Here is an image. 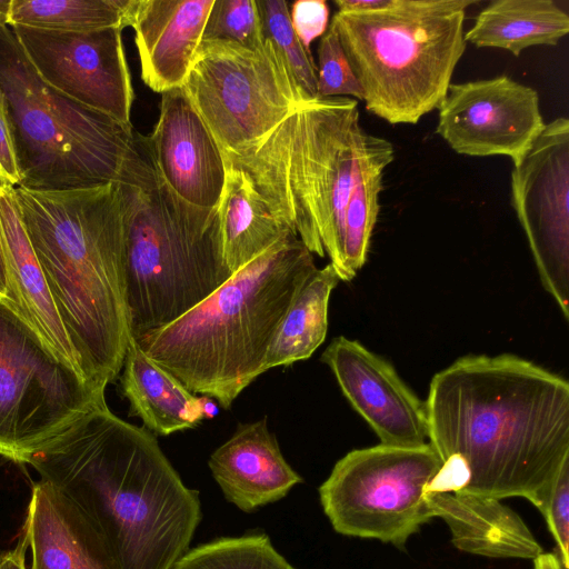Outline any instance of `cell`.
Masks as SVG:
<instances>
[{"mask_svg": "<svg viewBox=\"0 0 569 569\" xmlns=\"http://www.w3.org/2000/svg\"><path fill=\"white\" fill-rule=\"evenodd\" d=\"M470 0H386L337 11L335 28L366 109L391 124H416L438 109L461 59Z\"/></svg>", "mask_w": 569, "mask_h": 569, "instance_id": "obj_7", "label": "cell"}, {"mask_svg": "<svg viewBox=\"0 0 569 569\" xmlns=\"http://www.w3.org/2000/svg\"><path fill=\"white\" fill-rule=\"evenodd\" d=\"M144 143L160 184L189 208L216 212L226 162L183 88L161 93L159 118Z\"/></svg>", "mask_w": 569, "mask_h": 569, "instance_id": "obj_15", "label": "cell"}, {"mask_svg": "<svg viewBox=\"0 0 569 569\" xmlns=\"http://www.w3.org/2000/svg\"><path fill=\"white\" fill-rule=\"evenodd\" d=\"M535 569H566L558 555L542 552L533 559Z\"/></svg>", "mask_w": 569, "mask_h": 569, "instance_id": "obj_37", "label": "cell"}, {"mask_svg": "<svg viewBox=\"0 0 569 569\" xmlns=\"http://www.w3.org/2000/svg\"><path fill=\"white\" fill-rule=\"evenodd\" d=\"M0 90L12 122L20 188L157 182L144 136L48 86L8 24H0Z\"/></svg>", "mask_w": 569, "mask_h": 569, "instance_id": "obj_6", "label": "cell"}, {"mask_svg": "<svg viewBox=\"0 0 569 569\" xmlns=\"http://www.w3.org/2000/svg\"><path fill=\"white\" fill-rule=\"evenodd\" d=\"M256 2L264 37L276 46L303 94L310 101L318 99L317 66L292 28L288 2L283 0H256Z\"/></svg>", "mask_w": 569, "mask_h": 569, "instance_id": "obj_29", "label": "cell"}, {"mask_svg": "<svg viewBox=\"0 0 569 569\" xmlns=\"http://www.w3.org/2000/svg\"><path fill=\"white\" fill-rule=\"evenodd\" d=\"M425 403L442 462L428 491L521 497L541 512L569 459L565 378L515 355L466 356L433 376Z\"/></svg>", "mask_w": 569, "mask_h": 569, "instance_id": "obj_1", "label": "cell"}, {"mask_svg": "<svg viewBox=\"0 0 569 569\" xmlns=\"http://www.w3.org/2000/svg\"><path fill=\"white\" fill-rule=\"evenodd\" d=\"M318 98L352 97L363 101V91L349 63L335 28L329 24L317 49Z\"/></svg>", "mask_w": 569, "mask_h": 569, "instance_id": "obj_31", "label": "cell"}, {"mask_svg": "<svg viewBox=\"0 0 569 569\" xmlns=\"http://www.w3.org/2000/svg\"><path fill=\"white\" fill-rule=\"evenodd\" d=\"M321 361L381 445L410 448L428 442L426 403L388 361L343 336L330 342Z\"/></svg>", "mask_w": 569, "mask_h": 569, "instance_id": "obj_16", "label": "cell"}, {"mask_svg": "<svg viewBox=\"0 0 569 569\" xmlns=\"http://www.w3.org/2000/svg\"><path fill=\"white\" fill-rule=\"evenodd\" d=\"M545 126L538 92L501 74L450 83L436 131L459 154L507 156L515 166Z\"/></svg>", "mask_w": 569, "mask_h": 569, "instance_id": "obj_14", "label": "cell"}, {"mask_svg": "<svg viewBox=\"0 0 569 569\" xmlns=\"http://www.w3.org/2000/svg\"><path fill=\"white\" fill-rule=\"evenodd\" d=\"M171 569H298L266 533L224 537L189 549Z\"/></svg>", "mask_w": 569, "mask_h": 569, "instance_id": "obj_28", "label": "cell"}, {"mask_svg": "<svg viewBox=\"0 0 569 569\" xmlns=\"http://www.w3.org/2000/svg\"><path fill=\"white\" fill-rule=\"evenodd\" d=\"M388 163L369 168L355 184L343 214V263L340 280L351 281L367 261L371 234L379 213V194Z\"/></svg>", "mask_w": 569, "mask_h": 569, "instance_id": "obj_27", "label": "cell"}, {"mask_svg": "<svg viewBox=\"0 0 569 569\" xmlns=\"http://www.w3.org/2000/svg\"><path fill=\"white\" fill-rule=\"evenodd\" d=\"M393 158L390 141L362 129L357 100L331 97L302 104L256 147L223 159L312 254H328L340 277L350 193L369 168Z\"/></svg>", "mask_w": 569, "mask_h": 569, "instance_id": "obj_5", "label": "cell"}, {"mask_svg": "<svg viewBox=\"0 0 569 569\" xmlns=\"http://www.w3.org/2000/svg\"><path fill=\"white\" fill-rule=\"evenodd\" d=\"M40 78L70 100L131 124L134 92L121 28L89 32L11 27Z\"/></svg>", "mask_w": 569, "mask_h": 569, "instance_id": "obj_13", "label": "cell"}, {"mask_svg": "<svg viewBox=\"0 0 569 569\" xmlns=\"http://www.w3.org/2000/svg\"><path fill=\"white\" fill-rule=\"evenodd\" d=\"M216 221L222 256L232 274L276 242L296 234L271 211L247 174L227 162Z\"/></svg>", "mask_w": 569, "mask_h": 569, "instance_id": "obj_23", "label": "cell"}, {"mask_svg": "<svg viewBox=\"0 0 569 569\" xmlns=\"http://www.w3.org/2000/svg\"><path fill=\"white\" fill-rule=\"evenodd\" d=\"M96 525L122 569H171L201 521L188 488L144 426L92 407L29 462Z\"/></svg>", "mask_w": 569, "mask_h": 569, "instance_id": "obj_2", "label": "cell"}, {"mask_svg": "<svg viewBox=\"0 0 569 569\" xmlns=\"http://www.w3.org/2000/svg\"><path fill=\"white\" fill-rule=\"evenodd\" d=\"M0 183H1V179H0Z\"/></svg>", "mask_w": 569, "mask_h": 569, "instance_id": "obj_39", "label": "cell"}, {"mask_svg": "<svg viewBox=\"0 0 569 569\" xmlns=\"http://www.w3.org/2000/svg\"><path fill=\"white\" fill-rule=\"evenodd\" d=\"M134 0H11L8 26L89 32L130 27Z\"/></svg>", "mask_w": 569, "mask_h": 569, "instance_id": "obj_26", "label": "cell"}, {"mask_svg": "<svg viewBox=\"0 0 569 569\" xmlns=\"http://www.w3.org/2000/svg\"><path fill=\"white\" fill-rule=\"evenodd\" d=\"M511 203L545 289L569 318V120L547 123L511 171Z\"/></svg>", "mask_w": 569, "mask_h": 569, "instance_id": "obj_12", "label": "cell"}, {"mask_svg": "<svg viewBox=\"0 0 569 569\" xmlns=\"http://www.w3.org/2000/svg\"><path fill=\"white\" fill-rule=\"evenodd\" d=\"M569 32V16L551 0H495L465 32L477 48H499L518 57L535 46H556Z\"/></svg>", "mask_w": 569, "mask_h": 569, "instance_id": "obj_24", "label": "cell"}, {"mask_svg": "<svg viewBox=\"0 0 569 569\" xmlns=\"http://www.w3.org/2000/svg\"><path fill=\"white\" fill-rule=\"evenodd\" d=\"M208 466L226 499L246 512L282 499L303 481L282 456L266 417L239 423Z\"/></svg>", "mask_w": 569, "mask_h": 569, "instance_id": "obj_19", "label": "cell"}, {"mask_svg": "<svg viewBox=\"0 0 569 569\" xmlns=\"http://www.w3.org/2000/svg\"><path fill=\"white\" fill-rule=\"evenodd\" d=\"M558 548V557L569 569V459L557 472L541 510Z\"/></svg>", "mask_w": 569, "mask_h": 569, "instance_id": "obj_32", "label": "cell"}, {"mask_svg": "<svg viewBox=\"0 0 569 569\" xmlns=\"http://www.w3.org/2000/svg\"><path fill=\"white\" fill-rule=\"evenodd\" d=\"M0 299L6 300L14 306V299L7 268L2 232L0 227Z\"/></svg>", "mask_w": 569, "mask_h": 569, "instance_id": "obj_36", "label": "cell"}, {"mask_svg": "<svg viewBox=\"0 0 569 569\" xmlns=\"http://www.w3.org/2000/svg\"><path fill=\"white\" fill-rule=\"evenodd\" d=\"M127 194L124 302L129 335L137 340L180 318L232 273L216 212L189 208L158 181L149 188L128 184Z\"/></svg>", "mask_w": 569, "mask_h": 569, "instance_id": "obj_8", "label": "cell"}, {"mask_svg": "<svg viewBox=\"0 0 569 569\" xmlns=\"http://www.w3.org/2000/svg\"><path fill=\"white\" fill-rule=\"evenodd\" d=\"M441 465L429 442L355 449L319 487L322 509L338 533L403 548L432 518L427 492Z\"/></svg>", "mask_w": 569, "mask_h": 569, "instance_id": "obj_11", "label": "cell"}, {"mask_svg": "<svg viewBox=\"0 0 569 569\" xmlns=\"http://www.w3.org/2000/svg\"><path fill=\"white\" fill-rule=\"evenodd\" d=\"M0 184L19 187L21 182L18 167L14 136L4 94L0 90Z\"/></svg>", "mask_w": 569, "mask_h": 569, "instance_id": "obj_34", "label": "cell"}, {"mask_svg": "<svg viewBox=\"0 0 569 569\" xmlns=\"http://www.w3.org/2000/svg\"><path fill=\"white\" fill-rule=\"evenodd\" d=\"M214 0H134V31L141 78L153 91L182 88L203 39Z\"/></svg>", "mask_w": 569, "mask_h": 569, "instance_id": "obj_17", "label": "cell"}, {"mask_svg": "<svg viewBox=\"0 0 569 569\" xmlns=\"http://www.w3.org/2000/svg\"><path fill=\"white\" fill-rule=\"evenodd\" d=\"M22 532L31 549L30 569H122L92 520L47 481L32 487Z\"/></svg>", "mask_w": 569, "mask_h": 569, "instance_id": "obj_18", "label": "cell"}, {"mask_svg": "<svg viewBox=\"0 0 569 569\" xmlns=\"http://www.w3.org/2000/svg\"><path fill=\"white\" fill-rule=\"evenodd\" d=\"M340 281L333 266L316 269L305 282L269 347L264 371L308 359L325 341L328 305Z\"/></svg>", "mask_w": 569, "mask_h": 569, "instance_id": "obj_25", "label": "cell"}, {"mask_svg": "<svg viewBox=\"0 0 569 569\" xmlns=\"http://www.w3.org/2000/svg\"><path fill=\"white\" fill-rule=\"evenodd\" d=\"M106 402L10 302L0 299V456H32Z\"/></svg>", "mask_w": 569, "mask_h": 569, "instance_id": "obj_9", "label": "cell"}, {"mask_svg": "<svg viewBox=\"0 0 569 569\" xmlns=\"http://www.w3.org/2000/svg\"><path fill=\"white\" fill-rule=\"evenodd\" d=\"M316 269L313 254L289 234L180 318L136 341L192 393L228 409L264 372L272 339Z\"/></svg>", "mask_w": 569, "mask_h": 569, "instance_id": "obj_4", "label": "cell"}, {"mask_svg": "<svg viewBox=\"0 0 569 569\" xmlns=\"http://www.w3.org/2000/svg\"><path fill=\"white\" fill-rule=\"evenodd\" d=\"M264 39L256 0H214L202 40H226L257 48Z\"/></svg>", "mask_w": 569, "mask_h": 569, "instance_id": "obj_30", "label": "cell"}, {"mask_svg": "<svg viewBox=\"0 0 569 569\" xmlns=\"http://www.w3.org/2000/svg\"><path fill=\"white\" fill-rule=\"evenodd\" d=\"M0 227L14 307L64 360L81 372L24 229L16 188L8 184H0Z\"/></svg>", "mask_w": 569, "mask_h": 569, "instance_id": "obj_21", "label": "cell"}, {"mask_svg": "<svg viewBox=\"0 0 569 569\" xmlns=\"http://www.w3.org/2000/svg\"><path fill=\"white\" fill-rule=\"evenodd\" d=\"M28 547L27 537L21 532L18 543L13 549L0 550V569H27L26 551Z\"/></svg>", "mask_w": 569, "mask_h": 569, "instance_id": "obj_35", "label": "cell"}, {"mask_svg": "<svg viewBox=\"0 0 569 569\" xmlns=\"http://www.w3.org/2000/svg\"><path fill=\"white\" fill-rule=\"evenodd\" d=\"M120 377L131 417H138L154 436L194 428L217 412L209 397H198L162 369L129 337Z\"/></svg>", "mask_w": 569, "mask_h": 569, "instance_id": "obj_22", "label": "cell"}, {"mask_svg": "<svg viewBox=\"0 0 569 569\" xmlns=\"http://www.w3.org/2000/svg\"><path fill=\"white\" fill-rule=\"evenodd\" d=\"M182 88L223 158L252 149L310 102L268 38L257 48L202 40Z\"/></svg>", "mask_w": 569, "mask_h": 569, "instance_id": "obj_10", "label": "cell"}, {"mask_svg": "<svg viewBox=\"0 0 569 569\" xmlns=\"http://www.w3.org/2000/svg\"><path fill=\"white\" fill-rule=\"evenodd\" d=\"M290 20L305 49L311 53L312 41L328 29L329 6L325 0H298L292 3Z\"/></svg>", "mask_w": 569, "mask_h": 569, "instance_id": "obj_33", "label": "cell"}, {"mask_svg": "<svg viewBox=\"0 0 569 569\" xmlns=\"http://www.w3.org/2000/svg\"><path fill=\"white\" fill-rule=\"evenodd\" d=\"M430 513L441 518L453 546L490 558L533 560L543 552L523 520L500 500L465 492L428 491Z\"/></svg>", "mask_w": 569, "mask_h": 569, "instance_id": "obj_20", "label": "cell"}, {"mask_svg": "<svg viewBox=\"0 0 569 569\" xmlns=\"http://www.w3.org/2000/svg\"><path fill=\"white\" fill-rule=\"evenodd\" d=\"M11 0H0V24H8V13Z\"/></svg>", "mask_w": 569, "mask_h": 569, "instance_id": "obj_38", "label": "cell"}, {"mask_svg": "<svg viewBox=\"0 0 569 569\" xmlns=\"http://www.w3.org/2000/svg\"><path fill=\"white\" fill-rule=\"evenodd\" d=\"M127 186L16 188L24 229L80 370L100 393L119 376L130 337L123 283Z\"/></svg>", "mask_w": 569, "mask_h": 569, "instance_id": "obj_3", "label": "cell"}]
</instances>
